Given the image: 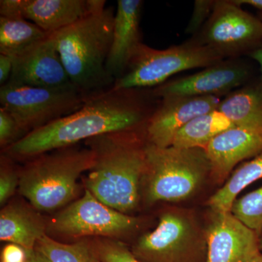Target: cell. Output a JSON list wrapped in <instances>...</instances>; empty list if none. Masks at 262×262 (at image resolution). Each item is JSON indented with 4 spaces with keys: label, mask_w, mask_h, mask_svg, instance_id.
<instances>
[{
    "label": "cell",
    "mask_w": 262,
    "mask_h": 262,
    "mask_svg": "<svg viewBox=\"0 0 262 262\" xmlns=\"http://www.w3.org/2000/svg\"><path fill=\"white\" fill-rule=\"evenodd\" d=\"M160 98L153 89H115L93 95L68 116L29 133L4 150L12 159L30 160L98 136L145 130Z\"/></svg>",
    "instance_id": "6da1fadb"
},
{
    "label": "cell",
    "mask_w": 262,
    "mask_h": 262,
    "mask_svg": "<svg viewBox=\"0 0 262 262\" xmlns=\"http://www.w3.org/2000/svg\"><path fill=\"white\" fill-rule=\"evenodd\" d=\"M96 161L87 190L103 204L128 214L137 206L146 167L145 130L114 133L85 141Z\"/></svg>",
    "instance_id": "7a4b0ae2"
},
{
    "label": "cell",
    "mask_w": 262,
    "mask_h": 262,
    "mask_svg": "<svg viewBox=\"0 0 262 262\" xmlns=\"http://www.w3.org/2000/svg\"><path fill=\"white\" fill-rule=\"evenodd\" d=\"M106 1L67 28L51 34L71 82L89 98L113 88L106 70L115 13Z\"/></svg>",
    "instance_id": "3957f363"
},
{
    "label": "cell",
    "mask_w": 262,
    "mask_h": 262,
    "mask_svg": "<svg viewBox=\"0 0 262 262\" xmlns=\"http://www.w3.org/2000/svg\"><path fill=\"white\" fill-rule=\"evenodd\" d=\"M19 175V192L39 211L64 206L78 192V181L96 161L91 149L75 145L30 159Z\"/></svg>",
    "instance_id": "277c9868"
},
{
    "label": "cell",
    "mask_w": 262,
    "mask_h": 262,
    "mask_svg": "<svg viewBox=\"0 0 262 262\" xmlns=\"http://www.w3.org/2000/svg\"><path fill=\"white\" fill-rule=\"evenodd\" d=\"M146 158L142 183L149 203L185 201L211 178V163L202 148H161L147 142Z\"/></svg>",
    "instance_id": "5b68a950"
},
{
    "label": "cell",
    "mask_w": 262,
    "mask_h": 262,
    "mask_svg": "<svg viewBox=\"0 0 262 262\" xmlns=\"http://www.w3.org/2000/svg\"><path fill=\"white\" fill-rule=\"evenodd\" d=\"M225 58L208 46L191 37L187 42L164 50L141 43L115 89H155L183 71L206 68Z\"/></svg>",
    "instance_id": "8992f818"
},
{
    "label": "cell",
    "mask_w": 262,
    "mask_h": 262,
    "mask_svg": "<svg viewBox=\"0 0 262 262\" xmlns=\"http://www.w3.org/2000/svg\"><path fill=\"white\" fill-rule=\"evenodd\" d=\"M132 252L142 262H206V232L192 212L170 208L160 215L154 230L138 239Z\"/></svg>",
    "instance_id": "52a82bcc"
},
{
    "label": "cell",
    "mask_w": 262,
    "mask_h": 262,
    "mask_svg": "<svg viewBox=\"0 0 262 262\" xmlns=\"http://www.w3.org/2000/svg\"><path fill=\"white\" fill-rule=\"evenodd\" d=\"M87 98L77 89H39L10 83L0 88L1 107L13 115L27 135L75 113Z\"/></svg>",
    "instance_id": "ba28073f"
},
{
    "label": "cell",
    "mask_w": 262,
    "mask_h": 262,
    "mask_svg": "<svg viewBox=\"0 0 262 262\" xmlns=\"http://www.w3.org/2000/svg\"><path fill=\"white\" fill-rule=\"evenodd\" d=\"M192 37L225 59L242 58L261 44L262 20L234 0H216L211 16Z\"/></svg>",
    "instance_id": "9c48e42d"
},
{
    "label": "cell",
    "mask_w": 262,
    "mask_h": 262,
    "mask_svg": "<svg viewBox=\"0 0 262 262\" xmlns=\"http://www.w3.org/2000/svg\"><path fill=\"white\" fill-rule=\"evenodd\" d=\"M138 226L137 218L106 206L86 189L82 198L54 217L51 228L70 237H117L132 232Z\"/></svg>",
    "instance_id": "30bf717a"
},
{
    "label": "cell",
    "mask_w": 262,
    "mask_h": 262,
    "mask_svg": "<svg viewBox=\"0 0 262 262\" xmlns=\"http://www.w3.org/2000/svg\"><path fill=\"white\" fill-rule=\"evenodd\" d=\"M254 68L242 58L225 59L204 70L167 81L153 89L158 98L169 96H226L254 80Z\"/></svg>",
    "instance_id": "8fae6325"
},
{
    "label": "cell",
    "mask_w": 262,
    "mask_h": 262,
    "mask_svg": "<svg viewBox=\"0 0 262 262\" xmlns=\"http://www.w3.org/2000/svg\"><path fill=\"white\" fill-rule=\"evenodd\" d=\"M205 229L206 262H250L259 253V237L231 211H212Z\"/></svg>",
    "instance_id": "7c38bea8"
},
{
    "label": "cell",
    "mask_w": 262,
    "mask_h": 262,
    "mask_svg": "<svg viewBox=\"0 0 262 262\" xmlns=\"http://www.w3.org/2000/svg\"><path fill=\"white\" fill-rule=\"evenodd\" d=\"M218 96H169L161 98L146 124L145 136L158 147L172 146L177 132L192 119L217 110Z\"/></svg>",
    "instance_id": "4fadbf2b"
},
{
    "label": "cell",
    "mask_w": 262,
    "mask_h": 262,
    "mask_svg": "<svg viewBox=\"0 0 262 262\" xmlns=\"http://www.w3.org/2000/svg\"><path fill=\"white\" fill-rule=\"evenodd\" d=\"M13 59V72L8 83L39 89H77L71 82L51 34Z\"/></svg>",
    "instance_id": "5bb4252c"
},
{
    "label": "cell",
    "mask_w": 262,
    "mask_h": 262,
    "mask_svg": "<svg viewBox=\"0 0 262 262\" xmlns=\"http://www.w3.org/2000/svg\"><path fill=\"white\" fill-rule=\"evenodd\" d=\"M203 149L211 163V178L222 185L239 163L262 152V129L232 127L217 136Z\"/></svg>",
    "instance_id": "9a60e30c"
},
{
    "label": "cell",
    "mask_w": 262,
    "mask_h": 262,
    "mask_svg": "<svg viewBox=\"0 0 262 262\" xmlns=\"http://www.w3.org/2000/svg\"><path fill=\"white\" fill-rule=\"evenodd\" d=\"M144 2L118 0L114 22L113 42L106 70L114 80L120 78L141 42L140 21Z\"/></svg>",
    "instance_id": "2e32d148"
},
{
    "label": "cell",
    "mask_w": 262,
    "mask_h": 262,
    "mask_svg": "<svg viewBox=\"0 0 262 262\" xmlns=\"http://www.w3.org/2000/svg\"><path fill=\"white\" fill-rule=\"evenodd\" d=\"M104 0H21V14L48 34L70 27Z\"/></svg>",
    "instance_id": "e0dca14e"
},
{
    "label": "cell",
    "mask_w": 262,
    "mask_h": 262,
    "mask_svg": "<svg viewBox=\"0 0 262 262\" xmlns=\"http://www.w3.org/2000/svg\"><path fill=\"white\" fill-rule=\"evenodd\" d=\"M44 222L29 208L13 203L0 213V239L16 244L25 250H34L46 234Z\"/></svg>",
    "instance_id": "ac0fdd59"
},
{
    "label": "cell",
    "mask_w": 262,
    "mask_h": 262,
    "mask_svg": "<svg viewBox=\"0 0 262 262\" xmlns=\"http://www.w3.org/2000/svg\"><path fill=\"white\" fill-rule=\"evenodd\" d=\"M217 110L234 126L262 129V82L256 78L222 100Z\"/></svg>",
    "instance_id": "d6986e66"
},
{
    "label": "cell",
    "mask_w": 262,
    "mask_h": 262,
    "mask_svg": "<svg viewBox=\"0 0 262 262\" xmlns=\"http://www.w3.org/2000/svg\"><path fill=\"white\" fill-rule=\"evenodd\" d=\"M234 127L236 126L220 110H213L186 124L176 134L172 146L204 149L217 136Z\"/></svg>",
    "instance_id": "ffe728a7"
},
{
    "label": "cell",
    "mask_w": 262,
    "mask_h": 262,
    "mask_svg": "<svg viewBox=\"0 0 262 262\" xmlns=\"http://www.w3.org/2000/svg\"><path fill=\"white\" fill-rule=\"evenodd\" d=\"M50 34L26 19L0 17V54L14 58L46 39Z\"/></svg>",
    "instance_id": "44dd1931"
},
{
    "label": "cell",
    "mask_w": 262,
    "mask_h": 262,
    "mask_svg": "<svg viewBox=\"0 0 262 262\" xmlns=\"http://www.w3.org/2000/svg\"><path fill=\"white\" fill-rule=\"evenodd\" d=\"M262 179V152L241 165L227 182L207 201L212 211H231L239 193L256 181Z\"/></svg>",
    "instance_id": "7402d4cb"
},
{
    "label": "cell",
    "mask_w": 262,
    "mask_h": 262,
    "mask_svg": "<svg viewBox=\"0 0 262 262\" xmlns=\"http://www.w3.org/2000/svg\"><path fill=\"white\" fill-rule=\"evenodd\" d=\"M35 248L51 262H101L95 250L84 242L61 244L45 234L38 241Z\"/></svg>",
    "instance_id": "603a6c76"
},
{
    "label": "cell",
    "mask_w": 262,
    "mask_h": 262,
    "mask_svg": "<svg viewBox=\"0 0 262 262\" xmlns=\"http://www.w3.org/2000/svg\"><path fill=\"white\" fill-rule=\"evenodd\" d=\"M231 212L245 225L262 234V187L237 198L234 201Z\"/></svg>",
    "instance_id": "cb8c5ba5"
},
{
    "label": "cell",
    "mask_w": 262,
    "mask_h": 262,
    "mask_svg": "<svg viewBox=\"0 0 262 262\" xmlns=\"http://www.w3.org/2000/svg\"><path fill=\"white\" fill-rule=\"evenodd\" d=\"M95 251L101 262H142L125 245L118 241L111 239L101 241Z\"/></svg>",
    "instance_id": "d4e9b609"
},
{
    "label": "cell",
    "mask_w": 262,
    "mask_h": 262,
    "mask_svg": "<svg viewBox=\"0 0 262 262\" xmlns=\"http://www.w3.org/2000/svg\"><path fill=\"white\" fill-rule=\"evenodd\" d=\"M26 136L27 134L13 115L4 108H0V145L3 150L8 149Z\"/></svg>",
    "instance_id": "484cf974"
},
{
    "label": "cell",
    "mask_w": 262,
    "mask_h": 262,
    "mask_svg": "<svg viewBox=\"0 0 262 262\" xmlns=\"http://www.w3.org/2000/svg\"><path fill=\"white\" fill-rule=\"evenodd\" d=\"M215 4V1L213 0H196L194 2L192 17L185 31L187 34H192L193 37L201 30L211 16Z\"/></svg>",
    "instance_id": "4316f807"
},
{
    "label": "cell",
    "mask_w": 262,
    "mask_h": 262,
    "mask_svg": "<svg viewBox=\"0 0 262 262\" xmlns=\"http://www.w3.org/2000/svg\"><path fill=\"white\" fill-rule=\"evenodd\" d=\"M19 176L8 165H3L0 176V203L4 204L19 185Z\"/></svg>",
    "instance_id": "83f0119b"
},
{
    "label": "cell",
    "mask_w": 262,
    "mask_h": 262,
    "mask_svg": "<svg viewBox=\"0 0 262 262\" xmlns=\"http://www.w3.org/2000/svg\"><path fill=\"white\" fill-rule=\"evenodd\" d=\"M0 17L10 19L24 18L21 14V0H1Z\"/></svg>",
    "instance_id": "f1b7e54d"
},
{
    "label": "cell",
    "mask_w": 262,
    "mask_h": 262,
    "mask_svg": "<svg viewBox=\"0 0 262 262\" xmlns=\"http://www.w3.org/2000/svg\"><path fill=\"white\" fill-rule=\"evenodd\" d=\"M27 257V251L16 244H8L2 252V262H26Z\"/></svg>",
    "instance_id": "f546056e"
},
{
    "label": "cell",
    "mask_w": 262,
    "mask_h": 262,
    "mask_svg": "<svg viewBox=\"0 0 262 262\" xmlns=\"http://www.w3.org/2000/svg\"><path fill=\"white\" fill-rule=\"evenodd\" d=\"M13 59L11 57L0 54V84L8 83L13 72Z\"/></svg>",
    "instance_id": "4dcf8cb0"
},
{
    "label": "cell",
    "mask_w": 262,
    "mask_h": 262,
    "mask_svg": "<svg viewBox=\"0 0 262 262\" xmlns=\"http://www.w3.org/2000/svg\"><path fill=\"white\" fill-rule=\"evenodd\" d=\"M257 16L262 20V11H258L257 13ZM251 59L254 60L258 63L259 66L260 75L258 77L259 80L262 82V42L261 44L258 46V48L256 50L251 52L248 56Z\"/></svg>",
    "instance_id": "1f68e13d"
},
{
    "label": "cell",
    "mask_w": 262,
    "mask_h": 262,
    "mask_svg": "<svg viewBox=\"0 0 262 262\" xmlns=\"http://www.w3.org/2000/svg\"><path fill=\"white\" fill-rule=\"evenodd\" d=\"M27 261L26 262H51L42 252L34 248V250L30 251H27Z\"/></svg>",
    "instance_id": "d6a6232c"
},
{
    "label": "cell",
    "mask_w": 262,
    "mask_h": 262,
    "mask_svg": "<svg viewBox=\"0 0 262 262\" xmlns=\"http://www.w3.org/2000/svg\"><path fill=\"white\" fill-rule=\"evenodd\" d=\"M239 5H247L262 11V0H234Z\"/></svg>",
    "instance_id": "836d02e7"
},
{
    "label": "cell",
    "mask_w": 262,
    "mask_h": 262,
    "mask_svg": "<svg viewBox=\"0 0 262 262\" xmlns=\"http://www.w3.org/2000/svg\"><path fill=\"white\" fill-rule=\"evenodd\" d=\"M250 262H262V253H259L257 256H256Z\"/></svg>",
    "instance_id": "e575fe53"
},
{
    "label": "cell",
    "mask_w": 262,
    "mask_h": 262,
    "mask_svg": "<svg viewBox=\"0 0 262 262\" xmlns=\"http://www.w3.org/2000/svg\"><path fill=\"white\" fill-rule=\"evenodd\" d=\"M259 246L260 249L262 250V234H261V236H260L259 237Z\"/></svg>",
    "instance_id": "d590c367"
}]
</instances>
